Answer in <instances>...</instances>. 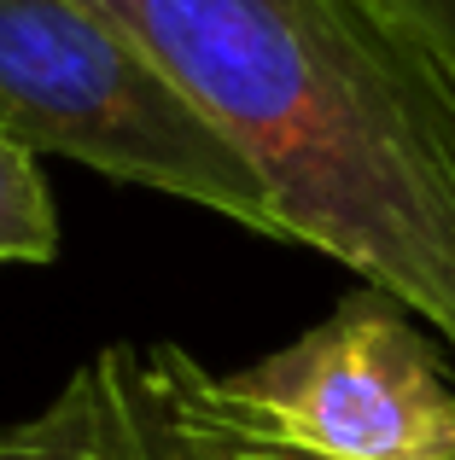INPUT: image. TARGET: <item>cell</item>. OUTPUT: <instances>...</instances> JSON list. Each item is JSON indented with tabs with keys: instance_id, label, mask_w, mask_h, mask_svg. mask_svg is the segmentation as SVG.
Segmentation results:
<instances>
[{
	"instance_id": "1",
	"label": "cell",
	"mask_w": 455,
	"mask_h": 460,
	"mask_svg": "<svg viewBox=\"0 0 455 460\" xmlns=\"http://www.w3.org/2000/svg\"><path fill=\"white\" fill-rule=\"evenodd\" d=\"M251 157L292 245L455 349V82L362 0H100Z\"/></svg>"
},
{
	"instance_id": "4",
	"label": "cell",
	"mask_w": 455,
	"mask_h": 460,
	"mask_svg": "<svg viewBox=\"0 0 455 460\" xmlns=\"http://www.w3.org/2000/svg\"><path fill=\"white\" fill-rule=\"evenodd\" d=\"M0 460H321L222 391V373L182 344H105L41 414L0 426Z\"/></svg>"
},
{
	"instance_id": "5",
	"label": "cell",
	"mask_w": 455,
	"mask_h": 460,
	"mask_svg": "<svg viewBox=\"0 0 455 460\" xmlns=\"http://www.w3.org/2000/svg\"><path fill=\"white\" fill-rule=\"evenodd\" d=\"M58 257V204L41 175V157L0 128V269Z\"/></svg>"
},
{
	"instance_id": "2",
	"label": "cell",
	"mask_w": 455,
	"mask_h": 460,
	"mask_svg": "<svg viewBox=\"0 0 455 460\" xmlns=\"http://www.w3.org/2000/svg\"><path fill=\"white\" fill-rule=\"evenodd\" d=\"M0 128L112 181L292 245L251 157L100 0H0Z\"/></svg>"
},
{
	"instance_id": "3",
	"label": "cell",
	"mask_w": 455,
	"mask_h": 460,
	"mask_svg": "<svg viewBox=\"0 0 455 460\" xmlns=\"http://www.w3.org/2000/svg\"><path fill=\"white\" fill-rule=\"evenodd\" d=\"M222 391L321 460H455V379L426 321L379 286H356L304 338L222 373Z\"/></svg>"
},
{
	"instance_id": "6",
	"label": "cell",
	"mask_w": 455,
	"mask_h": 460,
	"mask_svg": "<svg viewBox=\"0 0 455 460\" xmlns=\"http://www.w3.org/2000/svg\"><path fill=\"white\" fill-rule=\"evenodd\" d=\"M362 6L455 82V0H362Z\"/></svg>"
}]
</instances>
